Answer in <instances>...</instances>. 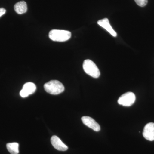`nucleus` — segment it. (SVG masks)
I'll return each mask as SVG.
<instances>
[{
  "label": "nucleus",
  "mask_w": 154,
  "mask_h": 154,
  "mask_svg": "<svg viewBox=\"0 0 154 154\" xmlns=\"http://www.w3.org/2000/svg\"><path fill=\"white\" fill-rule=\"evenodd\" d=\"M138 5L140 7H145L147 4L148 0H134Z\"/></svg>",
  "instance_id": "nucleus-12"
},
{
  "label": "nucleus",
  "mask_w": 154,
  "mask_h": 154,
  "mask_svg": "<svg viewBox=\"0 0 154 154\" xmlns=\"http://www.w3.org/2000/svg\"><path fill=\"white\" fill-rule=\"evenodd\" d=\"M83 69L85 73L94 78H98L100 75V72L98 67L93 61L87 59L84 61Z\"/></svg>",
  "instance_id": "nucleus-3"
},
{
  "label": "nucleus",
  "mask_w": 154,
  "mask_h": 154,
  "mask_svg": "<svg viewBox=\"0 0 154 154\" xmlns=\"http://www.w3.org/2000/svg\"><path fill=\"white\" fill-rule=\"evenodd\" d=\"M14 10L19 14H25L28 11V7L25 1H21L15 4Z\"/></svg>",
  "instance_id": "nucleus-10"
},
{
  "label": "nucleus",
  "mask_w": 154,
  "mask_h": 154,
  "mask_svg": "<svg viewBox=\"0 0 154 154\" xmlns=\"http://www.w3.org/2000/svg\"><path fill=\"white\" fill-rule=\"evenodd\" d=\"M51 142L54 147L58 150L65 151L68 149L67 146L57 136H53L51 139Z\"/></svg>",
  "instance_id": "nucleus-8"
},
{
  "label": "nucleus",
  "mask_w": 154,
  "mask_h": 154,
  "mask_svg": "<svg viewBox=\"0 0 154 154\" xmlns=\"http://www.w3.org/2000/svg\"><path fill=\"white\" fill-rule=\"evenodd\" d=\"M36 89V86L34 83L28 82L23 86L22 90L20 91V95L22 98H26L29 95L34 93Z\"/></svg>",
  "instance_id": "nucleus-5"
},
{
  "label": "nucleus",
  "mask_w": 154,
  "mask_h": 154,
  "mask_svg": "<svg viewBox=\"0 0 154 154\" xmlns=\"http://www.w3.org/2000/svg\"><path fill=\"white\" fill-rule=\"evenodd\" d=\"M136 100V96L132 92H127L122 95L118 100L119 105L125 107H129L134 103Z\"/></svg>",
  "instance_id": "nucleus-4"
},
{
  "label": "nucleus",
  "mask_w": 154,
  "mask_h": 154,
  "mask_svg": "<svg viewBox=\"0 0 154 154\" xmlns=\"http://www.w3.org/2000/svg\"><path fill=\"white\" fill-rule=\"evenodd\" d=\"M19 144L17 143H11L7 144V148L11 154H18Z\"/></svg>",
  "instance_id": "nucleus-11"
},
{
  "label": "nucleus",
  "mask_w": 154,
  "mask_h": 154,
  "mask_svg": "<svg viewBox=\"0 0 154 154\" xmlns=\"http://www.w3.org/2000/svg\"><path fill=\"white\" fill-rule=\"evenodd\" d=\"M97 23L102 28H104L105 30H107V32L110 33L113 37H116L117 36V33L115 32V30H113L112 26L110 25L109 20L107 18H104L101 20H99Z\"/></svg>",
  "instance_id": "nucleus-9"
},
{
  "label": "nucleus",
  "mask_w": 154,
  "mask_h": 154,
  "mask_svg": "<svg viewBox=\"0 0 154 154\" xmlns=\"http://www.w3.org/2000/svg\"><path fill=\"white\" fill-rule=\"evenodd\" d=\"M71 35V33L67 30L54 29L50 31L48 36L53 41L62 42L69 40Z\"/></svg>",
  "instance_id": "nucleus-2"
},
{
  "label": "nucleus",
  "mask_w": 154,
  "mask_h": 154,
  "mask_svg": "<svg viewBox=\"0 0 154 154\" xmlns=\"http://www.w3.org/2000/svg\"><path fill=\"white\" fill-rule=\"evenodd\" d=\"M6 10L4 8H0V17L5 14Z\"/></svg>",
  "instance_id": "nucleus-13"
},
{
  "label": "nucleus",
  "mask_w": 154,
  "mask_h": 154,
  "mask_svg": "<svg viewBox=\"0 0 154 154\" xmlns=\"http://www.w3.org/2000/svg\"><path fill=\"white\" fill-rule=\"evenodd\" d=\"M82 120L85 125L94 130V131H100L101 128L100 125L95 120L90 116H84Z\"/></svg>",
  "instance_id": "nucleus-7"
},
{
  "label": "nucleus",
  "mask_w": 154,
  "mask_h": 154,
  "mask_svg": "<svg viewBox=\"0 0 154 154\" xmlns=\"http://www.w3.org/2000/svg\"><path fill=\"white\" fill-rule=\"evenodd\" d=\"M45 90L51 95H58L64 91L63 85L57 80H51L45 83L44 85Z\"/></svg>",
  "instance_id": "nucleus-1"
},
{
  "label": "nucleus",
  "mask_w": 154,
  "mask_h": 154,
  "mask_svg": "<svg viewBox=\"0 0 154 154\" xmlns=\"http://www.w3.org/2000/svg\"><path fill=\"white\" fill-rule=\"evenodd\" d=\"M143 135L147 140H154V123L149 122L146 125L144 128Z\"/></svg>",
  "instance_id": "nucleus-6"
}]
</instances>
